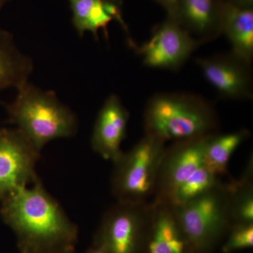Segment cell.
Wrapping results in <instances>:
<instances>
[{
  "label": "cell",
  "mask_w": 253,
  "mask_h": 253,
  "mask_svg": "<svg viewBox=\"0 0 253 253\" xmlns=\"http://www.w3.org/2000/svg\"><path fill=\"white\" fill-rule=\"evenodd\" d=\"M0 214L14 233L20 253H44L76 246L78 226L39 178L1 201Z\"/></svg>",
  "instance_id": "6da1fadb"
},
{
  "label": "cell",
  "mask_w": 253,
  "mask_h": 253,
  "mask_svg": "<svg viewBox=\"0 0 253 253\" xmlns=\"http://www.w3.org/2000/svg\"><path fill=\"white\" fill-rule=\"evenodd\" d=\"M86 253H108L101 245L93 241V244L90 248L88 249Z\"/></svg>",
  "instance_id": "7402d4cb"
},
{
  "label": "cell",
  "mask_w": 253,
  "mask_h": 253,
  "mask_svg": "<svg viewBox=\"0 0 253 253\" xmlns=\"http://www.w3.org/2000/svg\"><path fill=\"white\" fill-rule=\"evenodd\" d=\"M151 204L152 214L144 253H194L172 208Z\"/></svg>",
  "instance_id": "7c38bea8"
},
{
  "label": "cell",
  "mask_w": 253,
  "mask_h": 253,
  "mask_svg": "<svg viewBox=\"0 0 253 253\" xmlns=\"http://www.w3.org/2000/svg\"><path fill=\"white\" fill-rule=\"evenodd\" d=\"M229 2L243 7L252 8L253 0H231Z\"/></svg>",
  "instance_id": "603a6c76"
},
{
  "label": "cell",
  "mask_w": 253,
  "mask_h": 253,
  "mask_svg": "<svg viewBox=\"0 0 253 253\" xmlns=\"http://www.w3.org/2000/svg\"><path fill=\"white\" fill-rule=\"evenodd\" d=\"M33 68L31 58L18 49L12 35L0 29V92L28 81Z\"/></svg>",
  "instance_id": "2e32d148"
},
{
  "label": "cell",
  "mask_w": 253,
  "mask_h": 253,
  "mask_svg": "<svg viewBox=\"0 0 253 253\" xmlns=\"http://www.w3.org/2000/svg\"><path fill=\"white\" fill-rule=\"evenodd\" d=\"M44 253H76V248L71 247L67 249L56 250V251H50V252Z\"/></svg>",
  "instance_id": "cb8c5ba5"
},
{
  "label": "cell",
  "mask_w": 253,
  "mask_h": 253,
  "mask_svg": "<svg viewBox=\"0 0 253 253\" xmlns=\"http://www.w3.org/2000/svg\"><path fill=\"white\" fill-rule=\"evenodd\" d=\"M129 113L116 94L111 95L100 109L91 138L93 151L101 158L115 162L123 151Z\"/></svg>",
  "instance_id": "8fae6325"
},
{
  "label": "cell",
  "mask_w": 253,
  "mask_h": 253,
  "mask_svg": "<svg viewBox=\"0 0 253 253\" xmlns=\"http://www.w3.org/2000/svg\"><path fill=\"white\" fill-rule=\"evenodd\" d=\"M152 204L116 202L105 213L94 241L108 253H144Z\"/></svg>",
  "instance_id": "8992f818"
},
{
  "label": "cell",
  "mask_w": 253,
  "mask_h": 253,
  "mask_svg": "<svg viewBox=\"0 0 253 253\" xmlns=\"http://www.w3.org/2000/svg\"><path fill=\"white\" fill-rule=\"evenodd\" d=\"M231 226L253 223V161L249 157L239 179L227 183Z\"/></svg>",
  "instance_id": "ac0fdd59"
},
{
  "label": "cell",
  "mask_w": 253,
  "mask_h": 253,
  "mask_svg": "<svg viewBox=\"0 0 253 253\" xmlns=\"http://www.w3.org/2000/svg\"><path fill=\"white\" fill-rule=\"evenodd\" d=\"M221 34L231 46V54L251 66L253 59V10L227 2L221 3Z\"/></svg>",
  "instance_id": "5bb4252c"
},
{
  "label": "cell",
  "mask_w": 253,
  "mask_h": 253,
  "mask_svg": "<svg viewBox=\"0 0 253 253\" xmlns=\"http://www.w3.org/2000/svg\"><path fill=\"white\" fill-rule=\"evenodd\" d=\"M14 101L5 104L9 121L41 152L50 141L74 136L78 118L52 91H43L28 81L16 87Z\"/></svg>",
  "instance_id": "3957f363"
},
{
  "label": "cell",
  "mask_w": 253,
  "mask_h": 253,
  "mask_svg": "<svg viewBox=\"0 0 253 253\" xmlns=\"http://www.w3.org/2000/svg\"><path fill=\"white\" fill-rule=\"evenodd\" d=\"M10 1H11V0H0V10L2 9L3 6L7 4Z\"/></svg>",
  "instance_id": "d4e9b609"
},
{
  "label": "cell",
  "mask_w": 253,
  "mask_h": 253,
  "mask_svg": "<svg viewBox=\"0 0 253 253\" xmlns=\"http://www.w3.org/2000/svg\"><path fill=\"white\" fill-rule=\"evenodd\" d=\"M171 208L194 253H212L230 229L228 184Z\"/></svg>",
  "instance_id": "277c9868"
},
{
  "label": "cell",
  "mask_w": 253,
  "mask_h": 253,
  "mask_svg": "<svg viewBox=\"0 0 253 253\" xmlns=\"http://www.w3.org/2000/svg\"><path fill=\"white\" fill-rule=\"evenodd\" d=\"M221 182L219 176L204 166L179 187L168 206L174 207L185 204L215 187Z\"/></svg>",
  "instance_id": "d6986e66"
},
{
  "label": "cell",
  "mask_w": 253,
  "mask_h": 253,
  "mask_svg": "<svg viewBox=\"0 0 253 253\" xmlns=\"http://www.w3.org/2000/svg\"><path fill=\"white\" fill-rule=\"evenodd\" d=\"M220 6L217 0H178L172 18L204 44L221 34Z\"/></svg>",
  "instance_id": "4fadbf2b"
},
{
  "label": "cell",
  "mask_w": 253,
  "mask_h": 253,
  "mask_svg": "<svg viewBox=\"0 0 253 253\" xmlns=\"http://www.w3.org/2000/svg\"><path fill=\"white\" fill-rule=\"evenodd\" d=\"M73 13V23L80 36L91 32L98 39V32L103 30L108 38V26L112 21L121 23L128 31L123 18L121 5L118 0H68Z\"/></svg>",
  "instance_id": "9a60e30c"
},
{
  "label": "cell",
  "mask_w": 253,
  "mask_h": 253,
  "mask_svg": "<svg viewBox=\"0 0 253 253\" xmlns=\"http://www.w3.org/2000/svg\"><path fill=\"white\" fill-rule=\"evenodd\" d=\"M208 136L175 141L167 147L158 170L152 202L169 206L179 187L204 166Z\"/></svg>",
  "instance_id": "ba28073f"
},
{
  "label": "cell",
  "mask_w": 253,
  "mask_h": 253,
  "mask_svg": "<svg viewBox=\"0 0 253 253\" xmlns=\"http://www.w3.org/2000/svg\"><path fill=\"white\" fill-rule=\"evenodd\" d=\"M221 246L223 253H233L251 249L253 246V223L234 224Z\"/></svg>",
  "instance_id": "ffe728a7"
},
{
  "label": "cell",
  "mask_w": 253,
  "mask_h": 253,
  "mask_svg": "<svg viewBox=\"0 0 253 253\" xmlns=\"http://www.w3.org/2000/svg\"><path fill=\"white\" fill-rule=\"evenodd\" d=\"M158 1L167 9L169 16L172 17L175 12L178 0H158Z\"/></svg>",
  "instance_id": "44dd1931"
},
{
  "label": "cell",
  "mask_w": 253,
  "mask_h": 253,
  "mask_svg": "<svg viewBox=\"0 0 253 253\" xmlns=\"http://www.w3.org/2000/svg\"><path fill=\"white\" fill-rule=\"evenodd\" d=\"M41 153L17 128H0V203L38 179Z\"/></svg>",
  "instance_id": "52a82bcc"
},
{
  "label": "cell",
  "mask_w": 253,
  "mask_h": 253,
  "mask_svg": "<svg viewBox=\"0 0 253 253\" xmlns=\"http://www.w3.org/2000/svg\"><path fill=\"white\" fill-rule=\"evenodd\" d=\"M202 44L193 38L174 18H169L155 28L152 36L143 45L134 48L147 67L176 71Z\"/></svg>",
  "instance_id": "9c48e42d"
},
{
  "label": "cell",
  "mask_w": 253,
  "mask_h": 253,
  "mask_svg": "<svg viewBox=\"0 0 253 253\" xmlns=\"http://www.w3.org/2000/svg\"><path fill=\"white\" fill-rule=\"evenodd\" d=\"M205 79L220 96L231 99L253 97L251 66L232 54L197 59Z\"/></svg>",
  "instance_id": "30bf717a"
},
{
  "label": "cell",
  "mask_w": 253,
  "mask_h": 253,
  "mask_svg": "<svg viewBox=\"0 0 253 253\" xmlns=\"http://www.w3.org/2000/svg\"><path fill=\"white\" fill-rule=\"evenodd\" d=\"M251 134L249 129H241L226 134L216 132L208 136L205 147L204 166L219 177L224 175L227 172L231 156Z\"/></svg>",
  "instance_id": "e0dca14e"
},
{
  "label": "cell",
  "mask_w": 253,
  "mask_h": 253,
  "mask_svg": "<svg viewBox=\"0 0 253 253\" xmlns=\"http://www.w3.org/2000/svg\"><path fill=\"white\" fill-rule=\"evenodd\" d=\"M166 143L145 135L113 162L111 191L118 202L144 204L154 197Z\"/></svg>",
  "instance_id": "5b68a950"
},
{
  "label": "cell",
  "mask_w": 253,
  "mask_h": 253,
  "mask_svg": "<svg viewBox=\"0 0 253 253\" xmlns=\"http://www.w3.org/2000/svg\"><path fill=\"white\" fill-rule=\"evenodd\" d=\"M144 126L145 135L175 142L216 133L218 118L212 105L201 96L160 93L146 104Z\"/></svg>",
  "instance_id": "7a4b0ae2"
}]
</instances>
